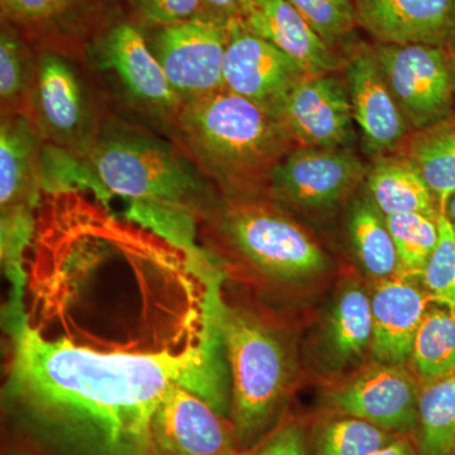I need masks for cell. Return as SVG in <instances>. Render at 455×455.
Wrapping results in <instances>:
<instances>
[{"label":"cell","instance_id":"obj_35","mask_svg":"<svg viewBox=\"0 0 455 455\" xmlns=\"http://www.w3.org/2000/svg\"><path fill=\"white\" fill-rule=\"evenodd\" d=\"M371 455H420L412 436H398L387 447Z\"/></svg>","mask_w":455,"mask_h":455},{"label":"cell","instance_id":"obj_25","mask_svg":"<svg viewBox=\"0 0 455 455\" xmlns=\"http://www.w3.org/2000/svg\"><path fill=\"white\" fill-rule=\"evenodd\" d=\"M414 439L420 455H453L455 372L421 386Z\"/></svg>","mask_w":455,"mask_h":455},{"label":"cell","instance_id":"obj_26","mask_svg":"<svg viewBox=\"0 0 455 455\" xmlns=\"http://www.w3.org/2000/svg\"><path fill=\"white\" fill-rule=\"evenodd\" d=\"M311 455H371L398 436L353 416L325 412L310 424Z\"/></svg>","mask_w":455,"mask_h":455},{"label":"cell","instance_id":"obj_38","mask_svg":"<svg viewBox=\"0 0 455 455\" xmlns=\"http://www.w3.org/2000/svg\"><path fill=\"white\" fill-rule=\"evenodd\" d=\"M451 221H453V220H451ZM453 226H454V232H455V221H453Z\"/></svg>","mask_w":455,"mask_h":455},{"label":"cell","instance_id":"obj_34","mask_svg":"<svg viewBox=\"0 0 455 455\" xmlns=\"http://www.w3.org/2000/svg\"><path fill=\"white\" fill-rule=\"evenodd\" d=\"M250 2L251 0H200V18L227 26L230 20L241 16Z\"/></svg>","mask_w":455,"mask_h":455},{"label":"cell","instance_id":"obj_11","mask_svg":"<svg viewBox=\"0 0 455 455\" xmlns=\"http://www.w3.org/2000/svg\"><path fill=\"white\" fill-rule=\"evenodd\" d=\"M296 147L350 148L355 119L346 79L335 74L302 77L268 110Z\"/></svg>","mask_w":455,"mask_h":455},{"label":"cell","instance_id":"obj_10","mask_svg":"<svg viewBox=\"0 0 455 455\" xmlns=\"http://www.w3.org/2000/svg\"><path fill=\"white\" fill-rule=\"evenodd\" d=\"M368 169L350 148L296 147L275 167L266 196L289 211H331L366 181Z\"/></svg>","mask_w":455,"mask_h":455},{"label":"cell","instance_id":"obj_30","mask_svg":"<svg viewBox=\"0 0 455 455\" xmlns=\"http://www.w3.org/2000/svg\"><path fill=\"white\" fill-rule=\"evenodd\" d=\"M439 239L431 253L421 283L431 304L455 311V232L453 221L445 212L438 215Z\"/></svg>","mask_w":455,"mask_h":455},{"label":"cell","instance_id":"obj_36","mask_svg":"<svg viewBox=\"0 0 455 455\" xmlns=\"http://www.w3.org/2000/svg\"><path fill=\"white\" fill-rule=\"evenodd\" d=\"M445 214H447L451 220L455 221V196L449 200Z\"/></svg>","mask_w":455,"mask_h":455},{"label":"cell","instance_id":"obj_3","mask_svg":"<svg viewBox=\"0 0 455 455\" xmlns=\"http://www.w3.org/2000/svg\"><path fill=\"white\" fill-rule=\"evenodd\" d=\"M199 239L224 281H241L260 292L295 289L331 267L315 236L265 196H220L200 221Z\"/></svg>","mask_w":455,"mask_h":455},{"label":"cell","instance_id":"obj_14","mask_svg":"<svg viewBox=\"0 0 455 455\" xmlns=\"http://www.w3.org/2000/svg\"><path fill=\"white\" fill-rule=\"evenodd\" d=\"M353 119L368 155H395L412 133L381 70L373 47L358 44L344 62Z\"/></svg>","mask_w":455,"mask_h":455},{"label":"cell","instance_id":"obj_4","mask_svg":"<svg viewBox=\"0 0 455 455\" xmlns=\"http://www.w3.org/2000/svg\"><path fill=\"white\" fill-rule=\"evenodd\" d=\"M171 134L226 196H266L275 167L296 148L267 109L226 89L185 101Z\"/></svg>","mask_w":455,"mask_h":455},{"label":"cell","instance_id":"obj_16","mask_svg":"<svg viewBox=\"0 0 455 455\" xmlns=\"http://www.w3.org/2000/svg\"><path fill=\"white\" fill-rule=\"evenodd\" d=\"M227 28L223 89L269 110L293 84L307 76L292 59L245 28L238 18Z\"/></svg>","mask_w":455,"mask_h":455},{"label":"cell","instance_id":"obj_7","mask_svg":"<svg viewBox=\"0 0 455 455\" xmlns=\"http://www.w3.org/2000/svg\"><path fill=\"white\" fill-rule=\"evenodd\" d=\"M42 140L27 114H5L0 124V242L25 247L38 226L44 171Z\"/></svg>","mask_w":455,"mask_h":455},{"label":"cell","instance_id":"obj_2","mask_svg":"<svg viewBox=\"0 0 455 455\" xmlns=\"http://www.w3.org/2000/svg\"><path fill=\"white\" fill-rule=\"evenodd\" d=\"M100 196L128 204L131 223L188 250L202 251L197 229L220 191L178 145L104 116L83 155Z\"/></svg>","mask_w":455,"mask_h":455},{"label":"cell","instance_id":"obj_1","mask_svg":"<svg viewBox=\"0 0 455 455\" xmlns=\"http://www.w3.org/2000/svg\"><path fill=\"white\" fill-rule=\"evenodd\" d=\"M3 397L9 411L64 455H155L152 418L175 386L229 418L226 349H197L127 367L88 363L7 324Z\"/></svg>","mask_w":455,"mask_h":455},{"label":"cell","instance_id":"obj_27","mask_svg":"<svg viewBox=\"0 0 455 455\" xmlns=\"http://www.w3.org/2000/svg\"><path fill=\"white\" fill-rule=\"evenodd\" d=\"M410 363L421 385L455 372V311L434 304L427 309Z\"/></svg>","mask_w":455,"mask_h":455},{"label":"cell","instance_id":"obj_33","mask_svg":"<svg viewBox=\"0 0 455 455\" xmlns=\"http://www.w3.org/2000/svg\"><path fill=\"white\" fill-rule=\"evenodd\" d=\"M146 22L157 27L175 25L200 18V0H130Z\"/></svg>","mask_w":455,"mask_h":455},{"label":"cell","instance_id":"obj_31","mask_svg":"<svg viewBox=\"0 0 455 455\" xmlns=\"http://www.w3.org/2000/svg\"><path fill=\"white\" fill-rule=\"evenodd\" d=\"M326 44L335 50L358 26L353 0H287Z\"/></svg>","mask_w":455,"mask_h":455},{"label":"cell","instance_id":"obj_12","mask_svg":"<svg viewBox=\"0 0 455 455\" xmlns=\"http://www.w3.org/2000/svg\"><path fill=\"white\" fill-rule=\"evenodd\" d=\"M97 59L101 70L116 80L131 104L172 130L184 101L170 85L136 26L121 22L110 27L99 41Z\"/></svg>","mask_w":455,"mask_h":455},{"label":"cell","instance_id":"obj_22","mask_svg":"<svg viewBox=\"0 0 455 455\" xmlns=\"http://www.w3.org/2000/svg\"><path fill=\"white\" fill-rule=\"evenodd\" d=\"M371 202L383 217L419 212L438 217L440 211L430 188L414 164L400 154L376 158L368 169Z\"/></svg>","mask_w":455,"mask_h":455},{"label":"cell","instance_id":"obj_8","mask_svg":"<svg viewBox=\"0 0 455 455\" xmlns=\"http://www.w3.org/2000/svg\"><path fill=\"white\" fill-rule=\"evenodd\" d=\"M373 49L412 132L454 116V74L447 50L427 44H381Z\"/></svg>","mask_w":455,"mask_h":455},{"label":"cell","instance_id":"obj_24","mask_svg":"<svg viewBox=\"0 0 455 455\" xmlns=\"http://www.w3.org/2000/svg\"><path fill=\"white\" fill-rule=\"evenodd\" d=\"M349 235L359 265L374 281L396 276L400 260L385 217L371 200L355 204L349 218Z\"/></svg>","mask_w":455,"mask_h":455},{"label":"cell","instance_id":"obj_40","mask_svg":"<svg viewBox=\"0 0 455 455\" xmlns=\"http://www.w3.org/2000/svg\"><path fill=\"white\" fill-rule=\"evenodd\" d=\"M453 455H455V447H454V451H453Z\"/></svg>","mask_w":455,"mask_h":455},{"label":"cell","instance_id":"obj_6","mask_svg":"<svg viewBox=\"0 0 455 455\" xmlns=\"http://www.w3.org/2000/svg\"><path fill=\"white\" fill-rule=\"evenodd\" d=\"M26 114L44 143L79 158L92 145L104 118L73 60L50 49L37 55Z\"/></svg>","mask_w":455,"mask_h":455},{"label":"cell","instance_id":"obj_9","mask_svg":"<svg viewBox=\"0 0 455 455\" xmlns=\"http://www.w3.org/2000/svg\"><path fill=\"white\" fill-rule=\"evenodd\" d=\"M421 386L409 366L374 361L326 392L325 412L353 416L395 435L414 438Z\"/></svg>","mask_w":455,"mask_h":455},{"label":"cell","instance_id":"obj_15","mask_svg":"<svg viewBox=\"0 0 455 455\" xmlns=\"http://www.w3.org/2000/svg\"><path fill=\"white\" fill-rule=\"evenodd\" d=\"M155 455H236L235 427L205 398L182 386L167 392L151 423Z\"/></svg>","mask_w":455,"mask_h":455},{"label":"cell","instance_id":"obj_32","mask_svg":"<svg viewBox=\"0 0 455 455\" xmlns=\"http://www.w3.org/2000/svg\"><path fill=\"white\" fill-rule=\"evenodd\" d=\"M310 423L305 418L283 415L271 430L242 455H311Z\"/></svg>","mask_w":455,"mask_h":455},{"label":"cell","instance_id":"obj_21","mask_svg":"<svg viewBox=\"0 0 455 455\" xmlns=\"http://www.w3.org/2000/svg\"><path fill=\"white\" fill-rule=\"evenodd\" d=\"M92 0H0L5 26L62 52L85 28Z\"/></svg>","mask_w":455,"mask_h":455},{"label":"cell","instance_id":"obj_5","mask_svg":"<svg viewBox=\"0 0 455 455\" xmlns=\"http://www.w3.org/2000/svg\"><path fill=\"white\" fill-rule=\"evenodd\" d=\"M220 329L230 377L229 419L239 451L252 447L281 420L298 363L276 317L221 289Z\"/></svg>","mask_w":455,"mask_h":455},{"label":"cell","instance_id":"obj_20","mask_svg":"<svg viewBox=\"0 0 455 455\" xmlns=\"http://www.w3.org/2000/svg\"><path fill=\"white\" fill-rule=\"evenodd\" d=\"M371 296L349 283L335 295L317 339V358L325 371L343 373L359 368L372 349Z\"/></svg>","mask_w":455,"mask_h":455},{"label":"cell","instance_id":"obj_39","mask_svg":"<svg viewBox=\"0 0 455 455\" xmlns=\"http://www.w3.org/2000/svg\"><path fill=\"white\" fill-rule=\"evenodd\" d=\"M236 455H242V451H239V453H238V454H236Z\"/></svg>","mask_w":455,"mask_h":455},{"label":"cell","instance_id":"obj_41","mask_svg":"<svg viewBox=\"0 0 455 455\" xmlns=\"http://www.w3.org/2000/svg\"><path fill=\"white\" fill-rule=\"evenodd\" d=\"M18 455H20V454H18Z\"/></svg>","mask_w":455,"mask_h":455},{"label":"cell","instance_id":"obj_19","mask_svg":"<svg viewBox=\"0 0 455 455\" xmlns=\"http://www.w3.org/2000/svg\"><path fill=\"white\" fill-rule=\"evenodd\" d=\"M254 35L274 44L309 76L335 74L344 66L287 0H251L238 17Z\"/></svg>","mask_w":455,"mask_h":455},{"label":"cell","instance_id":"obj_37","mask_svg":"<svg viewBox=\"0 0 455 455\" xmlns=\"http://www.w3.org/2000/svg\"><path fill=\"white\" fill-rule=\"evenodd\" d=\"M448 51L449 56H451V66H453V74H454V83H455V42L451 46H449L448 49H445ZM454 116H455V110H454Z\"/></svg>","mask_w":455,"mask_h":455},{"label":"cell","instance_id":"obj_29","mask_svg":"<svg viewBox=\"0 0 455 455\" xmlns=\"http://www.w3.org/2000/svg\"><path fill=\"white\" fill-rule=\"evenodd\" d=\"M400 260L398 275L420 280L439 239L438 217L419 212L385 217Z\"/></svg>","mask_w":455,"mask_h":455},{"label":"cell","instance_id":"obj_18","mask_svg":"<svg viewBox=\"0 0 455 455\" xmlns=\"http://www.w3.org/2000/svg\"><path fill=\"white\" fill-rule=\"evenodd\" d=\"M416 281L400 275L376 281L370 295L374 361L405 366L411 361L416 333L431 304Z\"/></svg>","mask_w":455,"mask_h":455},{"label":"cell","instance_id":"obj_13","mask_svg":"<svg viewBox=\"0 0 455 455\" xmlns=\"http://www.w3.org/2000/svg\"><path fill=\"white\" fill-rule=\"evenodd\" d=\"M227 42L226 25L196 18L158 27L149 47L185 103L223 89Z\"/></svg>","mask_w":455,"mask_h":455},{"label":"cell","instance_id":"obj_17","mask_svg":"<svg viewBox=\"0 0 455 455\" xmlns=\"http://www.w3.org/2000/svg\"><path fill=\"white\" fill-rule=\"evenodd\" d=\"M358 26L381 44L455 42V0H355Z\"/></svg>","mask_w":455,"mask_h":455},{"label":"cell","instance_id":"obj_23","mask_svg":"<svg viewBox=\"0 0 455 455\" xmlns=\"http://www.w3.org/2000/svg\"><path fill=\"white\" fill-rule=\"evenodd\" d=\"M397 154L415 164L440 212H445L449 200L455 196V116L412 132Z\"/></svg>","mask_w":455,"mask_h":455},{"label":"cell","instance_id":"obj_28","mask_svg":"<svg viewBox=\"0 0 455 455\" xmlns=\"http://www.w3.org/2000/svg\"><path fill=\"white\" fill-rule=\"evenodd\" d=\"M36 61L20 33L3 27L0 35V103L2 116L26 114L31 94Z\"/></svg>","mask_w":455,"mask_h":455}]
</instances>
